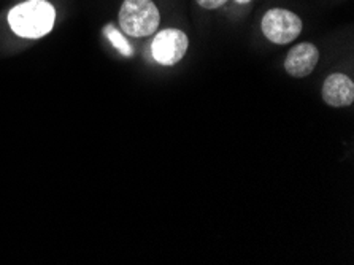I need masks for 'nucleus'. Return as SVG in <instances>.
<instances>
[{
  "instance_id": "1a4fd4ad",
  "label": "nucleus",
  "mask_w": 354,
  "mask_h": 265,
  "mask_svg": "<svg viewBox=\"0 0 354 265\" xmlns=\"http://www.w3.org/2000/svg\"><path fill=\"white\" fill-rule=\"evenodd\" d=\"M235 2H237V3H240V5H246V3L253 2V0H235Z\"/></svg>"
},
{
  "instance_id": "7ed1b4c3",
  "label": "nucleus",
  "mask_w": 354,
  "mask_h": 265,
  "mask_svg": "<svg viewBox=\"0 0 354 265\" xmlns=\"http://www.w3.org/2000/svg\"><path fill=\"white\" fill-rule=\"evenodd\" d=\"M262 34L275 45H288L302 34L304 23L300 16L286 8H270L262 16Z\"/></svg>"
},
{
  "instance_id": "39448f33",
  "label": "nucleus",
  "mask_w": 354,
  "mask_h": 265,
  "mask_svg": "<svg viewBox=\"0 0 354 265\" xmlns=\"http://www.w3.org/2000/svg\"><path fill=\"white\" fill-rule=\"evenodd\" d=\"M319 62V50L313 43L304 42L294 45L284 57V70L292 78H305L313 73Z\"/></svg>"
},
{
  "instance_id": "0eeeda50",
  "label": "nucleus",
  "mask_w": 354,
  "mask_h": 265,
  "mask_svg": "<svg viewBox=\"0 0 354 265\" xmlns=\"http://www.w3.org/2000/svg\"><path fill=\"white\" fill-rule=\"evenodd\" d=\"M104 35L109 39V42L111 43V46L124 57H132L133 56V46L132 43L129 42V39L126 37L124 32L121 29H118L115 24H106L104 29Z\"/></svg>"
},
{
  "instance_id": "423d86ee",
  "label": "nucleus",
  "mask_w": 354,
  "mask_h": 265,
  "mask_svg": "<svg viewBox=\"0 0 354 265\" xmlns=\"http://www.w3.org/2000/svg\"><path fill=\"white\" fill-rule=\"evenodd\" d=\"M321 97L332 108H346L354 102V83L345 73H330L321 88Z\"/></svg>"
},
{
  "instance_id": "6e6552de",
  "label": "nucleus",
  "mask_w": 354,
  "mask_h": 265,
  "mask_svg": "<svg viewBox=\"0 0 354 265\" xmlns=\"http://www.w3.org/2000/svg\"><path fill=\"white\" fill-rule=\"evenodd\" d=\"M197 5L201 8H205V10H216L219 7H223L224 3L227 2V0H196Z\"/></svg>"
},
{
  "instance_id": "f03ea898",
  "label": "nucleus",
  "mask_w": 354,
  "mask_h": 265,
  "mask_svg": "<svg viewBox=\"0 0 354 265\" xmlns=\"http://www.w3.org/2000/svg\"><path fill=\"white\" fill-rule=\"evenodd\" d=\"M120 29L129 37H149L156 34L160 13L153 0H124L118 15Z\"/></svg>"
},
{
  "instance_id": "20e7f679",
  "label": "nucleus",
  "mask_w": 354,
  "mask_h": 265,
  "mask_svg": "<svg viewBox=\"0 0 354 265\" xmlns=\"http://www.w3.org/2000/svg\"><path fill=\"white\" fill-rule=\"evenodd\" d=\"M189 39L180 29H164L156 32L151 43V54L160 66H176L186 56Z\"/></svg>"
},
{
  "instance_id": "f257e3e1",
  "label": "nucleus",
  "mask_w": 354,
  "mask_h": 265,
  "mask_svg": "<svg viewBox=\"0 0 354 265\" xmlns=\"http://www.w3.org/2000/svg\"><path fill=\"white\" fill-rule=\"evenodd\" d=\"M56 8L48 0H26L8 13V24L21 39L39 40L53 30Z\"/></svg>"
}]
</instances>
